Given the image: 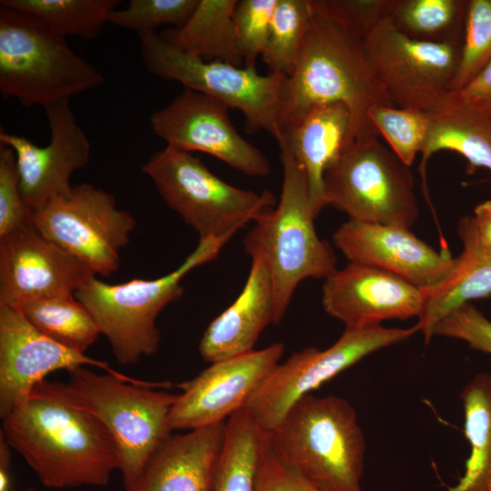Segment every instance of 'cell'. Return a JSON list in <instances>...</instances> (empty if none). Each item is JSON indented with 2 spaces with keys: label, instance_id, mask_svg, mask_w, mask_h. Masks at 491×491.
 I'll use <instances>...</instances> for the list:
<instances>
[{
  "label": "cell",
  "instance_id": "9c48e42d",
  "mask_svg": "<svg viewBox=\"0 0 491 491\" xmlns=\"http://www.w3.org/2000/svg\"><path fill=\"white\" fill-rule=\"evenodd\" d=\"M326 205L349 219L410 228L418 217L409 166L377 137L356 140L326 168Z\"/></svg>",
  "mask_w": 491,
  "mask_h": 491
},
{
  "label": "cell",
  "instance_id": "f35d334b",
  "mask_svg": "<svg viewBox=\"0 0 491 491\" xmlns=\"http://www.w3.org/2000/svg\"><path fill=\"white\" fill-rule=\"evenodd\" d=\"M323 8L361 40L391 18L396 0H319Z\"/></svg>",
  "mask_w": 491,
  "mask_h": 491
},
{
  "label": "cell",
  "instance_id": "5b68a950",
  "mask_svg": "<svg viewBox=\"0 0 491 491\" xmlns=\"http://www.w3.org/2000/svg\"><path fill=\"white\" fill-rule=\"evenodd\" d=\"M69 380L52 382L70 405L95 416L112 436L119 456L124 487L129 491L148 461L171 435V407L177 395L133 385L88 367L69 373Z\"/></svg>",
  "mask_w": 491,
  "mask_h": 491
},
{
  "label": "cell",
  "instance_id": "603a6c76",
  "mask_svg": "<svg viewBox=\"0 0 491 491\" xmlns=\"http://www.w3.org/2000/svg\"><path fill=\"white\" fill-rule=\"evenodd\" d=\"M351 116L342 104L318 105L285 128L278 145H285L304 168L316 215L326 206L324 175L348 145Z\"/></svg>",
  "mask_w": 491,
  "mask_h": 491
},
{
  "label": "cell",
  "instance_id": "9a60e30c",
  "mask_svg": "<svg viewBox=\"0 0 491 491\" xmlns=\"http://www.w3.org/2000/svg\"><path fill=\"white\" fill-rule=\"evenodd\" d=\"M228 109L217 99L185 89L166 106L153 112L150 125L168 146L208 154L250 176L268 175L269 161L238 134Z\"/></svg>",
  "mask_w": 491,
  "mask_h": 491
},
{
  "label": "cell",
  "instance_id": "6da1fadb",
  "mask_svg": "<svg viewBox=\"0 0 491 491\" xmlns=\"http://www.w3.org/2000/svg\"><path fill=\"white\" fill-rule=\"evenodd\" d=\"M3 420L0 431L45 486L108 484L119 470L116 446L89 413L65 401L46 379Z\"/></svg>",
  "mask_w": 491,
  "mask_h": 491
},
{
  "label": "cell",
  "instance_id": "d590c367",
  "mask_svg": "<svg viewBox=\"0 0 491 491\" xmlns=\"http://www.w3.org/2000/svg\"><path fill=\"white\" fill-rule=\"evenodd\" d=\"M277 1H237L233 19L246 67L255 66L257 56L266 50Z\"/></svg>",
  "mask_w": 491,
  "mask_h": 491
},
{
  "label": "cell",
  "instance_id": "8992f818",
  "mask_svg": "<svg viewBox=\"0 0 491 491\" xmlns=\"http://www.w3.org/2000/svg\"><path fill=\"white\" fill-rule=\"evenodd\" d=\"M105 83L41 18L0 5V93L44 108Z\"/></svg>",
  "mask_w": 491,
  "mask_h": 491
},
{
  "label": "cell",
  "instance_id": "ee69618b",
  "mask_svg": "<svg viewBox=\"0 0 491 491\" xmlns=\"http://www.w3.org/2000/svg\"><path fill=\"white\" fill-rule=\"evenodd\" d=\"M26 491H39V490H37V489H35V488H33V487H30V488H28Z\"/></svg>",
  "mask_w": 491,
  "mask_h": 491
},
{
  "label": "cell",
  "instance_id": "1f68e13d",
  "mask_svg": "<svg viewBox=\"0 0 491 491\" xmlns=\"http://www.w3.org/2000/svg\"><path fill=\"white\" fill-rule=\"evenodd\" d=\"M313 14L311 0H278L266 50L262 55L270 73L290 75Z\"/></svg>",
  "mask_w": 491,
  "mask_h": 491
},
{
  "label": "cell",
  "instance_id": "836d02e7",
  "mask_svg": "<svg viewBox=\"0 0 491 491\" xmlns=\"http://www.w3.org/2000/svg\"><path fill=\"white\" fill-rule=\"evenodd\" d=\"M491 59V0H468L461 55L450 91L468 85Z\"/></svg>",
  "mask_w": 491,
  "mask_h": 491
},
{
  "label": "cell",
  "instance_id": "f1b7e54d",
  "mask_svg": "<svg viewBox=\"0 0 491 491\" xmlns=\"http://www.w3.org/2000/svg\"><path fill=\"white\" fill-rule=\"evenodd\" d=\"M15 307L45 336L85 354L101 334L89 310L75 295L36 299Z\"/></svg>",
  "mask_w": 491,
  "mask_h": 491
},
{
  "label": "cell",
  "instance_id": "277c9868",
  "mask_svg": "<svg viewBox=\"0 0 491 491\" xmlns=\"http://www.w3.org/2000/svg\"><path fill=\"white\" fill-rule=\"evenodd\" d=\"M268 434L277 455L319 491H363L366 441L345 398L306 395Z\"/></svg>",
  "mask_w": 491,
  "mask_h": 491
},
{
  "label": "cell",
  "instance_id": "ac0fdd59",
  "mask_svg": "<svg viewBox=\"0 0 491 491\" xmlns=\"http://www.w3.org/2000/svg\"><path fill=\"white\" fill-rule=\"evenodd\" d=\"M94 276L31 223L0 236V305L75 295Z\"/></svg>",
  "mask_w": 491,
  "mask_h": 491
},
{
  "label": "cell",
  "instance_id": "7402d4cb",
  "mask_svg": "<svg viewBox=\"0 0 491 491\" xmlns=\"http://www.w3.org/2000/svg\"><path fill=\"white\" fill-rule=\"evenodd\" d=\"M246 282L236 299L204 332L198 346L208 363L254 350L264 329L276 325L272 278L260 256H251Z\"/></svg>",
  "mask_w": 491,
  "mask_h": 491
},
{
  "label": "cell",
  "instance_id": "7a4b0ae2",
  "mask_svg": "<svg viewBox=\"0 0 491 491\" xmlns=\"http://www.w3.org/2000/svg\"><path fill=\"white\" fill-rule=\"evenodd\" d=\"M311 2L313 14L295 69L280 89V134L313 107L342 104L351 116L348 145L377 137L368 119L370 108L396 105L376 78L362 40L327 13L319 0Z\"/></svg>",
  "mask_w": 491,
  "mask_h": 491
},
{
  "label": "cell",
  "instance_id": "d6a6232c",
  "mask_svg": "<svg viewBox=\"0 0 491 491\" xmlns=\"http://www.w3.org/2000/svg\"><path fill=\"white\" fill-rule=\"evenodd\" d=\"M368 119L394 154L410 166L420 154L429 125L427 112L391 105L370 108Z\"/></svg>",
  "mask_w": 491,
  "mask_h": 491
},
{
  "label": "cell",
  "instance_id": "2e32d148",
  "mask_svg": "<svg viewBox=\"0 0 491 491\" xmlns=\"http://www.w3.org/2000/svg\"><path fill=\"white\" fill-rule=\"evenodd\" d=\"M285 346L275 343L234 357L211 363L191 380L174 402L172 430H192L225 422L244 408L256 389L280 363Z\"/></svg>",
  "mask_w": 491,
  "mask_h": 491
},
{
  "label": "cell",
  "instance_id": "74e56055",
  "mask_svg": "<svg viewBox=\"0 0 491 491\" xmlns=\"http://www.w3.org/2000/svg\"><path fill=\"white\" fill-rule=\"evenodd\" d=\"M432 336L459 339L475 350L491 355V321L471 303L441 318L434 326Z\"/></svg>",
  "mask_w": 491,
  "mask_h": 491
},
{
  "label": "cell",
  "instance_id": "e575fe53",
  "mask_svg": "<svg viewBox=\"0 0 491 491\" xmlns=\"http://www.w3.org/2000/svg\"><path fill=\"white\" fill-rule=\"evenodd\" d=\"M199 0H131L122 10H114L108 23L134 30L137 35L155 32L164 25L183 26L195 12Z\"/></svg>",
  "mask_w": 491,
  "mask_h": 491
},
{
  "label": "cell",
  "instance_id": "30bf717a",
  "mask_svg": "<svg viewBox=\"0 0 491 491\" xmlns=\"http://www.w3.org/2000/svg\"><path fill=\"white\" fill-rule=\"evenodd\" d=\"M143 63L155 77L179 82L192 90L238 109L250 133L265 131L280 136L278 108L285 76L263 75L255 66H236L205 60L171 45L155 32L138 35Z\"/></svg>",
  "mask_w": 491,
  "mask_h": 491
},
{
  "label": "cell",
  "instance_id": "b9f144b4",
  "mask_svg": "<svg viewBox=\"0 0 491 491\" xmlns=\"http://www.w3.org/2000/svg\"><path fill=\"white\" fill-rule=\"evenodd\" d=\"M472 216L479 237L491 246V200L478 204Z\"/></svg>",
  "mask_w": 491,
  "mask_h": 491
},
{
  "label": "cell",
  "instance_id": "7bdbcfd3",
  "mask_svg": "<svg viewBox=\"0 0 491 491\" xmlns=\"http://www.w3.org/2000/svg\"><path fill=\"white\" fill-rule=\"evenodd\" d=\"M12 447L0 431V491H12Z\"/></svg>",
  "mask_w": 491,
  "mask_h": 491
},
{
  "label": "cell",
  "instance_id": "60d3db41",
  "mask_svg": "<svg viewBox=\"0 0 491 491\" xmlns=\"http://www.w3.org/2000/svg\"><path fill=\"white\" fill-rule=\"evenodd\" d=\"M456 92L466 100L491 106V59L468 85Z\"/></svg>",
  "mask_w": 491,
  "mask_h": 491
},
{
  "label": "cell",
  "instance_id": "3957f363",
  "mask_svg": "<svg viewBox=\"0 0 491 491\" xmlns=\"http://www.w3.org/2000/svg\"><path fill=\"white\" fill-rule=\"evenodd\" d=\"M283 183L278 204L255 220L244 239L247 255L263 257L272 278L276 325L297 286L306 278L326 279L336 268L331 246L315 227L307 177L289 149L279 144Z\"/></svg>",
  "mask_w": 491,
  "mask_h": 491
},
{
  "label": "cell",
  "instance_id": "f546056e",
  "mask_svg": "<svg viewBox=\"0 0 491 491\" xmlns=\"http://www.w3.org/2000/svg\"><path fill=\"white\" fill-rule=\"evenodd\" d=\"M467 0H396L391 15L404 35L420 41L462 42Z\"/></svg>",
  "mask_w": 491,
  "mask_h": 491
},
{
  "label": "cell",
  "instance_id": "d4e9b609",
  "mask_svg": "<svg viewBox=\"0 0 491 491\" xmlns=\"http://www.w3.org/2000/svg\"><path fill=\"white\" fill-rule=\"evenodd\" d=\"M427 113L429 125L419 165L426 197V165L439 151L456 152L472 168L483 167L491 172L490 106L471 102L458 92L450 91L437 107Z\"/></svg>",
  "mask_w": 491,
  "mask_h": 491
},
{
  "label": "cell",
  "instance_id": "4fadbf2b",
  "mask_svg": "<svg viewBox=\"0 0 491 491\" xmlns=\"http://www.w3.org/2000/svg\"><path fill=\"white\" fill-rule=\"evenodd\" d=\"M362 43L376 78L396 106L430 112L450 92L462 42L416 40L387 18Z\"/></svg>",
  "mask_w": 491,
  "mask_h": 491
},
{
  "label": "cell",
  "instance_id": "52a82bcc",
  "mask_svg": "<svg viewBox=\"0 0 491 491\" xmlns=\"http://www.w3.org/2000/svg\"><path fill=\"white\" fill-rule=\"evenodd\" d=\"M228 241L200 240L178 267L159 278L111 285L94 276L75 291V297L89 310L116 360L125 366L137 364L157 352L161 333L156 319L167 305L182 296L181 280L215 259Z\"/></svg>",
  "mask_w": 491,
  "mask_h": 491
},
{
  "label": "cell",
  "instance_id": "83f0119b",
  "mask_svg": "<svg viewBox=\"0 0 491 491\" xmlns=\"http://www.w3.org/2000/svg\"><path fill=\"white\" fill-rule=\"evenodd\" d=\"M267 435L245 407L226 420L215 491H256Z\"/></svg>",
  "mask_w": 491,
  "mask_h": 491
},
{
  "label": "cell",
  "instance_id": "7c38bea8",
  "mask_svg": "<svg viewBox=\"0 0 491 491\" xmlns=\"http://www.w3.org/2000/svg\"><path fill=\"white\" fill-rule=\"evenodd\" d=\"M31 224L95 275L109 276L120 266V252L129 244L136 221L118 208L112 194L82 183L33 211Z\"/></svg>",
  "mask_w": 491,
  "mask_h": 491
},
{
  "label": "cell",
  "instance_id": "4316f807",
  "mask_svg": "<svg viewBox=\"0 0 491 491\" xmlns=\"http://www.w3.org/2000/svg\"><path fill=\"white\" fill-rule=\"evenodd\" d=\"M460 398L470 453L463 476L446 491H491V373L475 375Z\"/></svg>",
  "mask_w": 491,
  "mask_h": 491
},
{
  "label": "cell",
  "instance_id": "cb8c5ba5",
  "mask_svg": "<svg viewBox=\"0 0 491 491\" xmlns=\"http://www.w3.org/2000/svg\"><path fill=\"white\" fill-rule=\"evenodd\" d=\"M457 234L463 250L454 266L440 283L423 289L425 302L416 326L426 344L433 338L436 324L446 315L472 300L491 295V246L479 237L472 215L458 221Z\"/></svg>",
  "mask_w": 491,
  "mask_h": 491
},
{
  "label": "cell",
  "instance_id": "8d00e7d4",
  "mask_svg": "<svg viewBox=\"0 0 491 491\" xmlns=\"http://www.w3.org/2000/svg\"><path fill=\"white\" fill-rule=\"evenodd\" d=\"M32 212L20 193L15 154L0 145V236L31 223Z\"/></svg>",
  "mask_w": 491,
  "mask_h": 491
},
{
  "label": "cell",
  "instance_id": "4dcf8cb0",
  "mask_svg": "<svg viewBox=\"0 0 491 491\" xmlns=\"http://www.w3.org/2000/svg\"><path fill=\"white\" fill-rule=\"evenodd\" d=\"M119 0H1L0 5L29 13L66 36L94 40Z\"/></svg>",
  "mask_w": 491,
  "mask_h": 491
},
{
  "label": "cell",
  "instance_id": "ab89813d",
  "mask_svg": "<svg viewBox=\"0 0 491 491\" xmlns=\"http://www.w3.org/2000/svg\"><path fill=\"white\" fill-rule=\"evenodd\" d=\"M256 491L319 490L277 455L268 434L258 468Z\"/></svg>",
  "mask_w": 491,
  "mask_h": 491
},
{
  "label": "cell",
  "instance_id": "e0dca14e",
  "mask_svg": "<svg viewBox=\"0 0 491 491\" xmlns=\"http://www.w3.org/2000/svg\"><path fill=\"white\" fill-rule=\"evenodd\" d=\"M69 99L45 107L51 131L45 146L23 135L0 132V145L15 154L20 193L32 211L67 194L73 186L72 175L89 162L91 144L76 122Z\"/></svg>",
  "mask_w": 491,
  "mask_h": 491
},
{
  "label": "cell",
  "instance_id": "d6986e66",
  "mask_svg": "<svg viewBox=\"0 0 491 491\" xmlns=\"http://www.w3.org/2000/svg\"><path fill=\"white\" fill-rule=\"evenodd\" d=\"M424 290L373 266L349 262L325 279L322 306L346 326L382 325L420 316Z\"/></svg>",
  "mask_w": 491,
  "mask_h": 491
},
{
  "label": "cell",
  "instance_id": "44dd1931",
  "mask_svg": "<svg viewBox=\"0 0 491 491\" xmlns=\"http://www.w3.org/2000/svg\"><path fill=\"white\" fill-rule=\"evenodd\" d=\"M226 421L170 435L129 491H215Z\"/></svg>",
  "mask_w": 491,
  "mask_h": 491
},
{
  "label": "cell",
  "instance_id": "ba28073f",
  "mask_svg": "<svg viewBox=\"0 0 491 491\" xmlns=\"http://www.w3.org/2000/svg\"><path fill=\"white\" fill-rule=\"evenodd\" d=\"M142 172L166 205L192 227L200 240L226 238L276 205L268 190L234 186L191 153L166 145L155 152Z\"/></svg>",
  "mask_w": 491,
  "mask_h": 491
},
{
  "label": "cell",
  "instance_id": "484cf974",
  "mask_svg": "<svg viewBox=\"0 0 491 491\" xmlns=\"http://www.w3.org/2000/svg\"><path fill=\"white\" fill-rule=\"evenodd\" d=\"M236 0H199L180 28L160 35L178 49L205 60L245 66L233 15Z\"/></svg>",
  "mask_w": 491,
  "mask_h": 491
},
{
  "label": "cell",
  "instance_id": "f6af8a7d",
  "mask_svg": "<svg viewBox=\"0 0 491 491\" xmlns=\"http://www.w3.org/2000/svg\"><path fill=\"white\" fill-rule=\"evenodd\" d=\"M491 107V106H490Z\"/></svg>",
  "mask_w": 491,
  "mask_h": 491
},
{
  "label": "cell",
  "instance_id": "ffe728a7",
  "mask_svg": "<svg viewBox=\"0 0 491 491\" xmlns=\"http://www.w3.org/2000/svg\"><path fill=\"white\" fill-rule=\"evenodd\" d=\"M334 245L349 262L373 266L422 289L440 283L456 258L437 251L409 228L348 219L333 234Z\"/></svg>",
  "mask_w": 491,
  "mask_h": 491
},
{
  "label": "cell",
  "instance_id": "5bb4252c",
  "mask_svg": "<svg viewBox=\"0 0 491 491\" xmlns=\"http://www.w3.org/2000/svg\"><path fill=\"white\" fill-rule=\"evenodd\" d=\"M95 366L133 385L165 387L164 382L133 378L107 362L85 356L45 336L15 306L0 305V416L4 418L23 404L35 386L52 372L68 373Z\"/></svg>",
  "mask_w": 491,
  "mask_h": 491
},
{
  "label": "cell",
  "instance_id": "8fae6325",
  "mask_svg": "<svg viewBox=\"0 0 491 491\" xmlns=\"http://www.w3.org/2000/svg\"><path fill=\"white\" fill-rule=\"evenodd\" d=\"M416 332V326H346L328 348L306 347L279 363L252 394L245 408L263 429L270 432L300 398L369 355L404 342Z\"/></svg>",
  "mask_w": 491,
  "mask_h": 491
}]
</instances>
